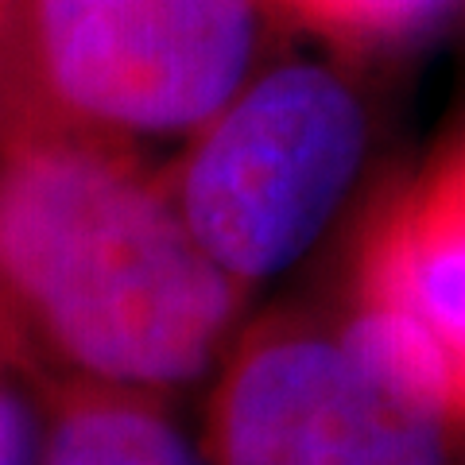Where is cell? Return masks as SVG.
<instances>
[{
	"instance_id": "cell-1",
	"label": "cell",
	"mask_w": 465,
	"mask_h": 465,
	"mask_svg": "<svg viewBox=\"0 0 465 465\" xmlns=\"http://www.w3.org/2000/svg\"><path fill=\"white\" fill-rule=\"evenodd\" d=\"M249 299L140 148L51 136L0 152V318L27 372L171 400L213 376Z\"/></svg>"
},
{
	"instance_id": "cell-2",
	"label": "cell",
	"mask_w": 465,
	"mask_h": 465,
	"mask_svg": "<svg viewBox=\"0 0 465 465\" xmlns=\"http://www.w3.org/2000/svg\"><path fill=\"white\" fill-rule=\"evenodd\" d=\"M268 0H20L0 35V152L198 133L268 63Z\"/></svg>"
},
{
	"instance_id": "cell-3",
	"label": "cell",
	"mask_w": 465,
	"mask_h": 465,
	"mask_svg": "<svg viewBox=\"0 0 465 465\" xmlns=\"http://www.w3.org/2000/svg\"><path fill=\"white\" fill-rule=\"evenodd\" d=\"M369 155V113L338 70L268 63L159 167L194 244L252 291L299 264Z\"/></svg>"
},
{
	"instance_id": "cell-4",
	"label": "cell",
	"mask_w": 465,
	"mask_h": 465,
	"mask_svg": "<svg viewBox=\"0 0 465 465\" xmlns=\"http://www.w3.org/2000/svg\"><path fill=\"white\" fill-rule=\"evenodd\" d=\"M206 465H465V427L349 318L275 311L213 369Z\"/></svg>"
},
{
	"instance_id": "cell-5",
	"label": "cell",
	"mask_w": 465,
	"mask_h": 465,
	"mask_svg": "<svg viewBox=\"0 0 465 465\" xmlns=\"http://www.w3.org/2000/svg\"><path fill=\"white\" fill-rule=\"evenodd\" d=\"M353 299L400 314L465 427V152L442 159L372 225Z\"/></svg>"
},
{
	"instance_id": "cell-6",
	"label": "cell",
	"mask_w": 465,
	"mask_h": 465,
	"mask_svg": "<svg viewBox=\"0 0 465 465\" xmlns=\"http://www.w3.org/2000/svg\"><path fill=\"white\" fill-rule=\"evenodd\" d=\"M43 411L39 465H206L167 396L32 372Z\"/></svg>"
},
{
	"instance_id": "cell-7",
	"label": "cell",
	"mask_w": 465,
	"mask_h": 465,
	"mask_svg": "<svg viewBox=\"0 0 465 465\" xmlns=\"http://www.w3.org/2000/svg\"><path fill=\"white\" fill-rule=\"evenodd\" d=\"M275 12L338 43H396L427 27L450 0H268Z\"/></svg>"
},
{
	"instance_id": "cell-8",
	"label": "cell",
	"mask_w": 465,
	"mask_h": 465,
	"mask_svg": "<svg viewBox=\"0 0 465 465\" xmlns=\"http://www.w3.org/2000/svg\"><path fill=\"white\" fill-rule=\"evenodd\" d=\"M43 411L27 365L0 369V465H39Z\"/></svg>"
},
{
	"instance_id": "cell-9",
	"label": "cell",
	"mask_w": 465,
	"mask_h": 465,
	"mask_svg": "<svg viewBox=\"0 0 465 465\" xmlns=\"http://www.w3.org/2000/svg\"><path fill=\"white\" fill-rule=\"evenodd\" d=\"M8 365H24V353L16 338H12V330L5 326V318H0V369H8Z\"/></svg>"
},
{
	"instance_id": "cell-10",
	"label": "cell",
	"mask_w": 465,
	"mask_h": 465,
	"mask_svg": "<svg viewBox=\"0 0 465 465\" xmlns=\"http://www.w3.org/2000/svg\"><path fill=\"white\" fill-rule=\"evenodd\" d=\"M16 5H20V0H0V35H5V27L12 20V12H16Z\"/></svg>"
}]
</instances>
